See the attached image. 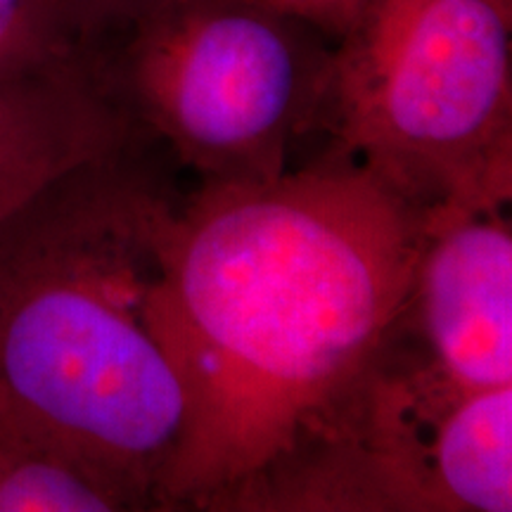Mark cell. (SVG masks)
<instances>
[{
	"label": "cell",
	"mask_w": 512,
	"mask_h": 512,
	"mask_svg": "<svg viewBox=\"0 0 512 512\" xmlns=\"http://www.w3.org/2000/svg\"><path fill=\"white\" fill-rule=\"evenodd\" d=\"M392 384L427 512H510L512 384L458 392L413 356Z\"/></svg>",
	"instance_id": "obj_7"
},
{
	"label": "cell",
	"mask_w": 512,
	"mask_h": 512,
	"mask_svg": "<svg viewBox=\"0 0 512 512\" xmlns=\"http://www.w3.org/2000/svg\"><path fill=\"white\" fill-rule=\"evenodd\" d=\"M166 0H60L83 50H95L136 24Z\"/></svg>",
	"instance_id": "obj_10"
},
{
	"label": "cell",
	"mask_w": 512,
	"mask_h": 512,
	"mask_svg": "<svg viewBox=\"0 0 512 512\" xmlns=\"http://www.w3.org/2000/svg\"><path fill=\"white\" fill-rule=\"evenodd\" d=\"M254 3L297 19L337 43L356 29L375 0H254Z\"/></svg>",
	"instance_id": "obj_11"
},
{
	"label": "cell",
	"mask_w": 512,
	"mask_h": 512,
	"mask_svg": "<svg viewBox=\"0 0 512 512\" xmlns=\"http://www.w3.org/2000/svg\"><path fill=\"white\" fill-rule=\"evenodd\" d=\"M323 131L401 200H512V0H375L335 43Z\"/></svg>",
	"instance_id": "obj_3"
},
{
	"label": "cell",
	"mask_w": 512,
	"mask_h": 512,
	"mask_svg": "<svg viewBox=\"0 0 512 512\" xmlns=\"http://www.w3.org/2000/svg\"><path fill=\"white\" fill-rule=\"evenodd\" d=\"M415 356L458 392L512 384V226L508 207L432 211L401 328Z\"/></svg>",
	"instance_id": "obj_5"
},
{
	"label": "cell",
	"mask_w": 512,
	"mask_h": 512,
	"mask_svg": "<svg viewBox=\"0 0 512 512\" xmlns=\"http://www.w3.org/2000/svg\"><path fill=\"white\" fill-rule=\"evenodd\" d=\"M81 50L60 0H0V83Z\"/></svg>",
	"instance_id": "obj_9"
},
{
	"label": "cell",
	"mask_w": 512,
	"mask_h": 512,
	"mask_svg": "<svg viewBox=\"0 0 512 512\" xmlns=\"http://www.w3.org/2000/svg\"><path fill=\"white\" fill-rule=\"evenodd\" d=\"M150 498L112 467L0 406V512H121Z\"/></svg>",
	"instance_id": "obj_8"
},
{
	"label": "cell",
	"mask_w": 512,
	"mask_h": 512,
	"mask_svg": "<svg viewBox=\"0 0 512 512\" xmlns=\"http://www.w3.org/2000/svg\"><path fill=\"white\" fill-rule=\"evenodd\" d=\"M145 133L88 50L0 83V221L79 166Z\"/></svg>",
	"instance_id": "obj_6"
},
{
	"label": "cell",
	"mask_w": 512,
	"mask_h": 512,
	"mask_svg": "<svg viewBox=\"0 0 512 512\" xmlns=\"http://www.w3.org/2000/svg\"><path fill=\"white\" fill-rule=\"evenodd\" d=\"M136 138L0 221V406L138 486L185 427L164 292L178 200Z\"/></svg>",
	"instance_id": "obj_2"
},
{
	"label": "cell",
	"mask_w": 512,
	"mask_h": 512,
	"mask_svg": "<svg viewBox=\"0 0 512 512\" xmlns=\"http://www.w3.org/2000/svg\"><path fill=\"white\" fill-rule=\"evenodd\" d=\"M152 143L204 183H266L323 131L335 43L254 0H166L88 50Z\"/></svg>",
	"instance_id": "obj_4"
},
{
	"label": "cell",
	"mask_w": 512,
	"mask_h": 512,
	"mask_svg": "<svg viewBox=\"0 0 512 512\" xmlns=\"http://www.w3.org/2000/svg\"><path fill=\"white\" fill-rule=\"evenodd\" d=\"M427 214L330 147L178 202L164 318L185 387L162 510H249L347 441L399 335Z\"/></svg>",
	"instance_id": "obj_1"
}]
</instances>
